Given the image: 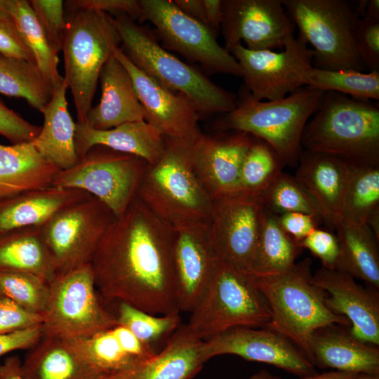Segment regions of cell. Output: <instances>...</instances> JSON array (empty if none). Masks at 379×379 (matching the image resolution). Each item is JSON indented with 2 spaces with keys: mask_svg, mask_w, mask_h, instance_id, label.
I'll use <instances>...</instances> for the list:
<instances>
[{
  "mask_svg": "<svg viewBox=\"0 0 379 379\" xmlns=\"http://www.w3.org/2000/svg\"><path fill=\"white\" fill-rule=\"evenodd\" d=\"M76 340L102 374L138 368L157 353L119 324Z\"/></svg>",
  "mask_w": 379,
  "mask_h": 379,
  "instance_id": "28",
  "label": "cell"
},
{
  "mask_svg": "<svg viewBox=\"0 0 379 379\" xmlns=\"http://www.w3.org/2000/svg\"><path fill=\"white\" fill-rule=\"evenodd\" d=\"M64 6L67 10H94L114 16L124 14L134 20L142 19L139 1L136 0H71Z\"/></svg>",
  "mask_w": 379,
  "mask_h": 379,
  "instance_id": "49",
  "label": "cell"
},
{
  "mask_svg": "<svg viewBox=\"0 0 379 379\" xmlns=\"http://www.w3.org/2000/svg\"><path fill=\"white\" fill-rule=\"evenodd\" d=\"M282 230L297 243L317 228L318 219L313 215L299 212L277 215Z\"/></svg>",
  "mask_w": 379,
  "mask_h": 379,
  "instance_id": "51",
  "label": "cell"
},
{
  "mask_svg": "<svg viewBox=\"0 0 379 379\" xmlns=\"http://www.w3.org/2000/svg\"><path fill=\"white\" fill-rule=\"evenodd\" d=\"M115 315L118 324L152 347L164 336L173 333L180 322L179 314L156 315L125 302H118Z\"/></svg>",
  "mask_w": 379,
  "mask_h": 379,
  "instance_id": "42",
  "label": "cell"
},
{
  "mask_svg": "<svg viewBox=\"0 0 379 379\" xmlns=\"http://www.w3.org/2000/svg\"><path fill=\"white\" fill-rule=\"evenodd\" d=\"M74 142L79 159L92 147L102 145L140 157L149 165L161 157L166 147V138L145 120L124 123L107 130L76 122Z\"/></svg>",
  "mask_w": 379,
  "mask_h": 379,
  "instance_id": "25",
  "label": "cell"
},
{
  "mask_svg": "<svg viewBox=\"0 0 379 379\" xmlns=\"http://www.w3.org/2000/svg\"><path fill=\"white\" fill-rule=\"evenodd\" d=\"M262 198L265 208L275 215L299 212L321 220L316 204L302 185L294 176L283 172L268 186Z\"/></svg>",
  "mask_w": 379,
  "mask_h": 379,
  "instance_id": "41",
  "label": "cell"
},
{
  "mask_svg": "<svg viewBox=\"0 0 379 379\" xmlns=\"http://www.w3.org/2000/svg\"><path fill=\"white\" fill-rule=\"evenodd\" d=\"M139 367L116 373L100 374L92 379H138Z\"/></svg>",
  "mask_w": 379,
  "mask_h": 379,
  "instance_id": "57",
  "label": "cell"
},
{
  "mask_svg": "<svg viewBox=\"0 0 379 379\" xmlns=\"http://www.w3.org/2000/svg\"><path fill=\"white\" fill-rule=\"evenodd\" d=\"M355 11L359 18L379 20V1H359Z\"/></svg>",
  "mask_w": 379,
  "mask_h": 379,
  "instance_id": "55",
  "label": "cell"
},
{
  "mask_svg": "<svg viewBox=\"0 0 379 379\" xmlns=\"http://www.w3.org/2000/svg\"><path fill=\"white\" fill-rule=\"evenodd\" d=\"M357 379H379V374L359 373Z\"/></svg>",
  "mask_w": 379,
  "mask_h": 379,
  "instance_id": "59",
  "label": "cell"
},
{
  "mask_svg": "<svg viewBox=\"0 0 379 379\" xmlns=\"http://www.w3.org/2000/svg\"><path fill=\"white\" fill-rule=\"evenodd\" d=\"M112 20L122 50L134 65L165 88L186 96L200 117L226 114L235 107V95L168 52L150 31L124 14Z\"/></svg>",
  "mask_w": 379,
  "mask_h": 379,
  "instance_id": "5",
  "label": "cell"
},
{
  "mask_svg": "<svg viewBox=\"0 0 379 379\" xmlns=\"http://www.w3.org/2000/svg\"><path fill=\"white\" fill-rule=\"evenodd\" d=\"M338 324L316 330L310 340V360L320 368L379 374V347L365 343Z\"/></svg>",
  "mask_w": 379,
  "mask_h": 379,
  "instance_id": "24",
  "label": "cell"
},
{
  "mask_svg": "<svg viewBox=\"0 0 379 379\" xmlns=\"http://www.w3.org/2000/svg\"><path fill=\"white\" fill-rule=\"evenodd\" d=\"M265 210L261 195L236 192L213 200L208 229L220 260L249 272Z\"/></svg>",
  "mask_w": 379,
  "mask_h": 379,
  "instance_id": "15",
  "label": "cell"
},
{
  "mask_svg": "<svg viewBox=\"0 0 379 379\" xmlns=\"http://www.w3.org/2000/svg\"><path fill=\"white\" fill-rule=\"evenodd\" d=\"M356 46L367 72L379 71V20L358 19Z\"/></svg>",
  "mask_w": 379,
  "mask_h": 379,
  "instance_id": "45",
  "label": "cell"
},
{
  "mask_svg": "<svg viewBox=\"0 0 379 379\" xmlns=\"http://www.w3.org/2000/svg\"><path fill=\"white\" fill-rule=\"evenodd\" d=\"M49 295V284L34 274L0 269V295L30 312L43 314Z\"/></svg>",
  "mask_w": 379,
  "mask_h": 379,
  "instance_id": "40",
  "label": "cell"
},
{
  "mask_svg": "<svg viewBox=\"0 0 379 379\" xmlns=\"http://www.w3.org/2000/svg\"><path fill=\"white\" fill-rule=\"evenodd\" d=\"M190 314L186 326L203 341L233 328H267L271 321L268 304L251 277L221 260Z\"/></svg>",
  "mask_w": 379,
  "mask_h": 379,
  "instance_id": "9",
  "label": "cell"
},
{
  "mask_svg": "<svg viewBox=\"0 0 379 379\" xmlns=\"http://www.w3.org/2000/svg\"><path fill=\"white\" fill-rule=\"evenodd\" d=\"M312 281L326 293L327 307L349 321V332L352 336L379 347L378 290L363 286L347 272L324 267L312 274Z\"/></svg>",
  "mask_w": 379,
  "mask_h": 379,
  "instance_id": "21",
  "label": "cell"
},
{
  "mask_svg": "<svg viewBox=\"0 0 379 379\" xmlns=\"http://www.w3.org/2000/svg\"><path fill=\"white\" fill-rule=\"evenodd\" d=\"M222 8L220 29L230 53L241 42L250 50L283 51L294 35L282 0H222Z\"/></svg>",
  "mask_w": 379,
  "mask_h": 379,
  "instance_id": "16",
  "label": "cell"
},
{
  "mask_svg": "<svg viewBox=\"0 0 379 379\" xmlns=\"http://www.w3.org/2000/svg\"><path fill=\"white\" fill-rule=\"evenodd\" d=\"M203 340L186 324L179 326L165 347L138 368V379H191L202 368Z\"/></svg>",
  "mask_w": 379,
  "mask_h": 379,
  "instance_id": "32",
  "label": "cell"
},
{
  "mask_svg": "<svg viewBox=\"0 0 379 379\" xmlns=\"http://www.w3.org/2000/svg\"><path fill=\"white\" fill-rule=\"evenodd\" d=\"M351 164L332 155L305 150L294 176L316 204L321 220L334 227L341 221Z\"/></svg>",
  "mask_w": 379,
  "mask_h": 379,
  "instance_id": "22",
  "label": "cell"
},
{
  "mask_svg": "<svg viewBox=\"0 0 379 379\" xmlns=\"http://www.w3.org/2000/svg\"><path fill=\"white\" fill-rule=\"evenodd\" d=\"M3 9L15 21L36 66L55 88L64 80L58 72V58L52 53L42 27L27 0H4Z\"/></svg>",
  "mask_w": 379,
  "mask_h": 379,
  "instance_id": "36",
  "label": "cell"
},
{
  "mask_svg": "<svg viewBox=\"0 0 379 379\" xmlns=\"http://www.w3.org/2000/svg\"><path fill=\"white\" fill-rule=\"evenodd\" d=\"M222 132L201 133L192 147L194 170L213 200L237 192L241 166L253 140L244 132Z\"/></svg>",
  "mask_w": 379,
  "mask_h": 379,
  "instance_id": "20",
  "label": "cell"
},
{
  "mask_svg": "<svg viewBox=\"0 0 379 379\" xmlns=\"http://www.w3.org/2000/svg\"><path fill=\"white\" fill-rule=\"evenodd\" d=\"M249 379H282L277 375H275L265 369H262L253 375Z\"/></svg>",
  "mask_w": 379,
  "mask_h": 379,
  "instance_id": "58",
  "label": "cell"
},
{
  "mask_svg": "<svg viewBox=\"0 0 379 379\" xmlns=\"http://www.w3.org/2000/svg\"><path fill=\"white\" fill-rule=\"evenodd\" d=\"M53 92L52 84L36 64L0 54V93L23 98L41 112Z\"/></svg>",
  "mask_w": 379,
  "mask_h": 379,
  "instance_id": "35",
  "label": "cell"
},
{
  "mask_svg": "<svg viewBox=\"0 0 379 379\" xmlns=\"http://www.w3.org/2000/svg\"><path fill=\"white\" fill-rule=\"evenodd\" d=\"M113 54L128 71L146 114V121L165 138L194 142L201 134L200 115L194 104L184 95L175 93L147 76L129 60L122 48Z\"/></svg>",
  "mask_w": 379,
  "mask_h": 379,
  "instance_id": "19",
  "label": "cell"
},
{
  "mask_svg": "<svg viewBox=\"0 0 379 379\" xmlns=\"http://www.w3.org/2000/svg\"><path fill=\"white\" fill-rule=\"evenodd\" d=\"M91 196L81 190L51 185L0 201V234L23 227H42L62 209Z\"/></svg>",
  "mask_w": 379,
  "mask_h": 379,
  "instance_id": "27",
  "label": "cell"
},
{
  "mask_svg": "<svg viewBox=\"0 0 379 379\" xmlns=\"http://www.w3.org/2000/svg\"><path fill=\"white\" fill-rule=\"evenodd\" d=\"M21 364L22 361L16 355L6 358L0 365V379H25Z\"/></svg>",
  "mask_w": 379,
  "mask_h": 379,
  "instance_id": "54",
  "label": "cell"
},
{
  "mask_svg": "<svg viewBox=\"0 0 379 379\" xmlns=\"http://www.w3.org/2000/svg\"><path fill=\"white\" fill-rule=\"evenodd\" d=\"M206 26L216 36L220 29L222 19V0H204Z\"/></svg>",
  "mask_w": 379,
  "mask_h": 379,
  "instance_id": "52",
  "label": "cell"
},
{
  "mask_svg": "<svg viewBox=\"0 0 379 379\" xmlns=\"http://www.w3.org/2000/svg\"><path fill=\"white\" fill-rule=\"evenodd\" d=\"M192 143L166 138L163 155L148 165L137 194L154 214L172 227L208 223L211 218L213 199L194 170Z\"/></svg>",
  "mask_w": 379,
  "mask_h": 379,
  "instance_id": "6",
  "label": "cell"
},
{
  "mask_svg": "<svg viewBox=\"0 0 379 379\" xmlns=\"http://www.w3.org/2000/svg\"><path fill=\"white\" fill-rule=\"evenodd\" d=\"M44 335L41 325L0 335V357L18 350H29Z\"/></svg>",
  "mask_w": 379,
  "mask_h": 379,
  "instance_id": "50",
  "label": "cell"
},
{
  "mask_svg": "<svg viewBox=\"0 0 379 379\" xmlns=\"http://www.w3.org/2000/svg\"><path fill=\"white\" fill-rule=\"evenodd\" d=\"M46 35L53 55L62 51L65 28L64 1L62 0L29 1Z\"/></svg>",
  "mask_w": 379,
  "mask_h": 379,
  "instance_id": "43",
  "label": "cell"
},
{
  "mask_svg": "<svg viewBox=\"0 0 379 379\" xmlns=\"http://www.w3.org/2000/svg\"><path fill=\"white\" fill-rule=\"evenodd\" d=\"M148 165L137 156L95 145L74 166L59 171L51 185L84 190L119 218L137 197Z\"/></svg>",
  "mask_w": 379,
  "mask_h": 379,
  "instance_id": "11",
  "label": "cell"
},
{
  "mask_svg": "<svg viewBox=\"0 0 379 379\" xmlns=\"http://www.w3.org/2000/svg\"><path fill=\"white\" fill-rule=\"evenodd\" d=\"M59 171L38 152L32 142L0 145V201L51 186Z\"/></svg>",
  "mask_w": 379,
  "mask_h": 379,
  "instance_id": "30",
  "label": "cell"
},
{
  "mask_svg": "<svg viewBox=\"0 0 379 379\" xmlns=\"http://www.w3.org/2000/svg\"><path fill=\"white\" fill-rule=\"evenodd\" d=\"M335 228L341 253L340 271L378 291V241L368 227L341 220Z\"/></svg>",
  "mask_w": 379,
  "mask_h": 379,
  "instance_id": "33",
  "label": "cell"
},
{
  "mask_svg": "<svg viewBox=\"0 0 379 379\" xmlns=\"http://www.w3.org/2000/svg\"><path fill=\"white\" fill-rule=\"evenodd\" d=\"M201 351L206 361L215 356L232 354L277 367L300 378L317 373L295 345L269 328H231L204 340Z\"/></svg>",
  "mask_w": 379,
  "mask_h": 379,
  "instance_id": "17",
  "label": "cell"
},
{
  "mask_svg": "<svg viewBox=\"0 0 379 379\" xmlns=\"http://www.w3.org/2000/svg\"><path fill=\"white\" fill-rule=\"evenodd\" d=\"M306 124L305 150L332 155L355 164L379 165V107L371 100L325 92Z\"/></svg>",
  "mask_w": 379,
  "mask_h": 379,
  "instance_id": "2",
  "label": "cell"
},
{
  "mask_svg": "<svg viewBox=\"0 0 379 379\" xmlns=\"http://www.w3.org/2000/svg\"><path fill=\"white\" fill-rule=\"evenodd\" d=\"M359 373L342 371H331L322 373H315L300 378V379H357Z\"/></svg>",
  "mask_w": 379,
  "mask_h": 379,
  "instance_id": "56",
  "label": "cell"
},
{
  "mask_svg": "<svg viewBox=\"0 0 379 379\" xmlns=\"http://www.w3.org/2000/svg\"><path fill=\"white\" fill-rule=\"evenodd\" d=\"M99 79L100 101L91 107L83 124L95 129L107 130L127 122L146 121V112L131 78L114 54L103 66Z\"/></svg>",
  "mask_w": 379,
  "mask_h": 379,
  "instance_id": "23",
  "label": "cell"
},
{
  "mask_svg": "<svg viewBox=\"0 0 379 379\" xmlns=\"http://www.w3.org/2000/svg\"><path fill=\"white\" fill-rule=\"evenodd\" d=\"M279 224L277 215L265 210L254 257L248 274L271 276L290 269L301 251Z\"/></svg>",
  "mask_w": 379,
  "mask_h": 379,
  "instance_id": "34",
  "label": "cell"
},
{
  "mask_svg": "<svg viewBox=\"0 0 379 379\" xmlns=\"http://www.w3.org/2000/svg\"><path fill=\"white\" fill-rule=\"evenodd\" d=\"M301 248L309 250L319 258L322 267L328 270H340L341 253L337 235L319 228L313 230L298 242Z\"/></svg>",
  "mask_w": 379,
  "mask_h": 379,
  "instance_id": "44",
  "label": "cell"
},
{
  "mask_svg": "<svg viewBox=\"0 0 379 379\" xmlns=\"http://www.w3.org/2000/svg\"><path fill=\"white\" fill-rule=\"evenodd\" d=\"M173 2L184 13L206 25L204 0H174Z\"/></svg>",
  "mask_w": 379,
  "mask_h": 379,
  "instance_id": "53",
  "label": "cell"
},
{
  "mask_svg": "<svg viewBox=\"0 0 379 379\" xmlns=\"http://www.w3.org/2000/svg\"><path fill=\"white\" fill-rule=\"evenodd\" d=\"M67 88L65 78L53 88L52 98L41 112L44 125L32 142L38 152L60 170L68 169L79 161L74 142L76 123L67 109Z\"/></svg>",
  "mask_w": 379,
  "mask_h": 379,
  "instance_id": "29",
  "label": "cell"
},
{
  "mask_svg": "<svg viewBox=\"0 0 379 379\" xmlns=\"http://www.w3.org/2000/svg\"><path fill=\"white\" fill-rule=\"evenodd\" d=\"M284 166L266 142L253 137L241 166L237 192L262 196L282 173Z\"/></svg>",
  "mask_w": 379,
  "mask_h": 379,
  "instance_id": "39",
  "label": "cell"
},
{
  "mask_svg": "<svg viewBox=\"0 0 379 379\" xmlns=\"http://www.w3.org/2000/svg\"><path fill=\"white\" fill-rule=\"evenodd\" d=\"M311 265V259L305 258L278 274H248L270 307L267 328L291 340L310 360V340L316 330L330 324L350 326L326 305V293L313 282Z\"/></svg>",
  "mask_w": 379,
  "mask_h": 379,
  "instance_id": "4",
  "label": "cell"
},
{
  "mask_svg": "<svg viewBox=\"0 0 379 379\" xmlns=\"http://www.w3.org/2000/svg\"><path fill=\"white\" fill-rule=\"evenodd\" d=\"M142 19L156 28L164 46L209 73L241 77L235 58L217 41L206 25L184 13L169 0H139ZM163 46V47H164Z\"/></svg>",
  "mask_w": 379,
  "mask_h": 379,
  "instance_id": "12",
  "label": "cell"
},
{
  "mask_svg": "<svg viewBox=\"0 0 379 379\" xmlns=\"http://www.w3.org/2000/svg\"><path fill=\"white\" fill-rule=\"evenodd\" d=\"M62 51L65 77L70 88L78 123H84L101 70L119 47L121 39L112 16L98 11L67 10Z\"/></svg>",
  "mask_w": 379,
  "mask_h": 379,
  "instance_id": "7",
  "label": "cell"
},
{
  "mask_svg": "<svg viewBox=\"0 0 379 379\" xmlns=\"http://www.w3.org/2000/svg\"><path fill=\"white\" fill-rule=\"evenodd\" d=\"M43 315L30 312L0 295V335L43 324Z\"/></svg>",
  "mask_w": 379,
  "mask_h": 379,
  "instance_id": "47",
  "label": "cell"
},
{
  "mask_svg": "<svg viewBox=\"0 0 379 379\" xmlns=\"http://www.w3.org/2000/svg\"><path fill=\"white\" fill-rule=\"evenodd\" d=\"M0 6V54L36 64L34 55L23 39L12 17Z\"/></svg>",
  "mask_w": 379,
  "mask_h": 379,
  "instance_id": "46",
  "label": "cell"
},
{
  "mask_svg": "<svg viewBox=\"0 0 379 379\" xmlns=\"http://www.w3.org/2000/svg\"><path fill=\"white\" fill-rule=\"evenodd\" d=\"M98 296L91 264L57 275L43 313L45 335L80 340L118 324Z\"/></svg>",
  "mask_w": 379,
  "mask_h": 379,
  "instance_id": "10",
  "label": "cell"
},
{
  "mask_svg": "<svg viewBox=\"0 0 379 379\" xmlns=\"http://www.w3.org/2000/svg\"><path fill=\"white\" fill-rule=\"evenodd\" d=\"M25 379H92L102 374L76 340L44 335L21 364Z\"/></svg>",
  "mask_w": 379,
  "mask_h": 379,
  "instance_id": "26",
  "label": "cell"
},
{
  "mask_svg": "<svg viewBox=\"0 0 379 379\" xmlns=\"http://www.w3.org/2000/svg\"><path fill=\"white\" fill-rule=\"evenodd\" d=\"M117 218L91 196L62 209L42 227L58 275L91 263L102 237Z\"/></svg>",
  "mask_w": 379,
  "mask_h": 379,
  "instance_id": "13",
  "label": "cell"
},
{
  "mask_svg": "<svg viewBox=\"0 0 379 379\" xmlns=\"http://www.w3.org/2000/svg\"><path fill=\"white\" fill-rule=\"evenodd\" d=\"M379 208V165L351 164L341 220L366 225L370 215Z\"/></svg>",
  "mask_w": 379,
  "mask_h": 379,
  "instance_id": "37",
  "label": "cell"
},
{
  "mask_svg": "<svg viewBox=\"0 0 379 379\" xmlns=\"http://www.w3.org/2000/svg\"><path fill=\"white\" fill-rule=\"evenodd\" d=\"M303 86L357 98L379 100V71L326 70L310 65L300 73Z\"/></svg>",
  "mask_w": 379,
  "mask_h": 379,
  "instance_id": "38",
  "label": "cell"
},
{
  "mask_svg": "<svg viewBox=\"0 0 379 379\" xmlns=\"http://www.w3.org/2000/svg\"><path fill=\"white\" fill-rule=\"evenodd\" d=\"M173 228L138 197L100 240L91 266L101 298L156 315L179 314Z\"/></svg>",
  "mask_w": 379,
  "mask_h": 379,
  "instance_id": "1",
  "label": "cell"
},
{
  "mask_svg": "<svg viewBox=\"0 0 379 379\" xmlns=\"http://www.w3.org/2000/svg\"><path fill=\"white\" fill-rule=\"evenodd\" d=\"M230 53L241 67L244 86L257 100L282 99L301 88L300 73L312 65L314 55L306 41L294 35L280 52L250 50L241 44Z\"/></svg>",
  "mask_w": 379,
  "mask_h": 379,
  "instance_id": "14",
  "label": "cell"
},
{
  "mask_svg": "<svg viewBox=\"0 0 379 379\" xmlns=\"http://www.w3.org/2000/svg\"><path fill=\"white\" fill-rule=\"evenodd\" d=\"M324 91L305 86L285 98L263 102L241 88L235 107L216 122L221 131H237L266 142L284 166H298L301 138L309 118L319 107Z\"/></svg>",
  "mask_w": 379,
  "mask_h": 379,
  "instance_id": "3",
  "label": "cell"
},
{
  "mask_svg": "<svg viewBox=\"0 0 379 379\" xmlns=\"http://www.w3.org/2000/svg\"><path fill=\"white\" fill-rule=\"evenodd\" d=\"M0 269L30 273L48 284L55 279V264L41 227H23L0 234Z\"/></svg>",
  "mask_w": 379,
  "mask_h": 379,
  "instance_id": "31",
  "label": "cell"
},
{
  "mask_svg": "<svg viewBox=\"0 0 379 379\" xmlns=\"http://www.w3.org/2000/svg\"><path fill=\"white\" fill-rule=\"evenodd\" d=\"M41 126L32 124L0 101V135L12 144L32 142Z\"/></svg>",
  "mask_w": 379,
  "mask_h": 379,
  "instance_id": "48",
  "label": "cell"
},
{
  "mask_svg": "<svg viewBox=\"0 0 379 379\" xmlns=\"http://www.w3.org/2000/svg\"><path fill=\"white\" fill-rule=\"evenodd\" d=\"M173 260L178 307L191 312L212 280L220 259L212 244L208 223L173 227Z\"/></svg>",
  "mask_w": 379,
  "mask_h": 379,
  "instance_id": "18",
  "label": "cell"
},
{
  "mask_svg": "<svg viewBox=\"0 0 379 379\" xmlns=\"http://www.w3.org/2000/svg\"><path fill=\"white\" fill-rule=\"evenodd\" d=\"M299 34L312 46V65L326 70L365 72L356 46L358 19L345 0H282Z\"/></svg>",
  "mask_w": 379,
  "mask_h": 379,
  "instance_id": "8",
  "label": "cell"
}]
</instances>
